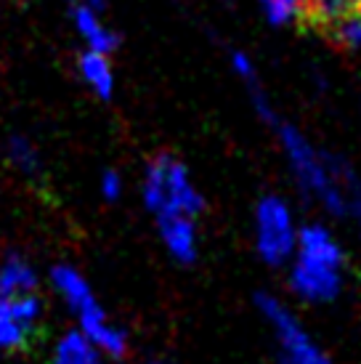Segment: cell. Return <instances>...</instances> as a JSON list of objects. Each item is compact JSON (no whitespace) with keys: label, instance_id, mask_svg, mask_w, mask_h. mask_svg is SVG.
Here are the masks:
<instances>
[{"label":"cell","instance_id":"cell-1","mask_svg":"<svg viewBox=\"0 0 361 364\" xmlns=\"http://www.w3.org/2000/svg\"><path fill=\"white\" fill-rule=\"evenodd\" d=\"M292 178L303 197L321 205L335 218H356L361 223V176L338 154L316 149L295 125H276Z\"/></svg>","mask_w":361,"mask_h":364},{"label":"cell","instance_id":"cell-2","mask_svg":"<svg viewBox=\"0 0 361 364\" xmlns=\"http://www.w3.org/2000/svg\"><path fill=\"white\" fill-rule=\"evenodd\" d=\"M287 269V290L308 306H330L345 290L348 255L327 223L311 221L301 226L298 247Z\"/></svg>","mask_w":361,"mask_h":364},{"label":"cell","instance_id":"cell-3","mask_svg":"<svg viewBox=\"0 0 361 364\" xmlns=\"http://www.w3.org/2000/svg\"><path fill=\"white\" fill-rule=\"evenodd\" d=\"M48 279L53 293L59 295L72 311L75 322H77V330H82L93 343L99 346L101 354L112 356V359H122L128 354V346H131L128 343V333L122 330L120 324L112 322V316L99 304L90 282L75 266H70V263L53 266Z\"/></svg>","mask_w":361,"mask_h":364},{"label":"cell","instance_id":"cell-4","mask_svg":"<svg viewBox=\"0 0 361 364\" xmlns=\"http://www.w3.org/2000/svg\"><path fill=\"white\" fill-rule=\"evenodd\" d=\"M141 200L146 210L154 213V218L171 213H186L200 218L205 210V197L191 178L189 168L168 152L154 154L146 162L141 178Z\"/></svg>","mask_w":361,"mask_h":364},{"label":"cell","instance_id":"cell-5","mask_svg":"<svg viewBox=\"0 0 361 364\" xmlns=\"http://www.w3.org/2000/svg\"><path fill=\"white\" fill-rule=\"evenodd\" d=\"M298 215L279 194H263L252 208V250L271 269H284L301 237Z\"/></svg>","mask_w":361,"mask_h":364},{"label":"cell","instance_id":"cell-6","mask_svg":"<svg viewBox=\"0 0 361 364\" xmlns=\"http://www.w3.org/2000/svg\"><path fill=\"white\" fill-rule=\"evenodd\" d=\"M255 309L269 327L281 364H338L324 351V346L313 338L311 330L301 322V316L281 298L271 293H258Z\"/></svg>","mask_w":361,"mask_h":364},{"label":"cell","instance_id":"cell-7","mask_svg":"<svg viewBox=\"0 0 361 364\" xmlns=\"http://www.w3.org/2000/svg\"><path fill=\"white\" fill-rule=\"evenodd\" d=\"M157 234L165 247V253L171 255L176 263H189L197 261L200 255V223L194 215L186 213H171V215H160L157 218Z\"/></svg>","mask_w":361,"mask_h":364},{"label":"cell","instance_id":"cell-8","mask_svg":"<svg viewBox=\"0 0 361 364\" xmlns=\"http://www.w3.org/2000/svg\"><path fill=\"white\" fill-rule=\"evenodd\" d=\"M72 27L77 32V38L85 43V51H99L112 56V51H117V46H120L117 32L101 19L99 9L75 3V9H72Z\"/></svg>","mask_w":361,"mask_h":364},{"label":"cell","instance_id":"cell-9","mask_svg":"<svg viewBox=\"0 0 361 364\" xmlns=\"http://www.w3.org/2000/svg\"><path fill=\"white\" fill-rule=\"evenodd\" d=\"M77 75H80V80L85 82V88H88L93 96H99L101 102H109L112 96H114L117 75H114L109 53L82 51L80 59H77Z\"/></svg>","mask_w":361,"mask_h":364},{"label":"cell","instance_id":"cell-10","mask_svg":"<svg viewBox=\"0 0 361 364\" xmlns=\"http://www.w3.org/2000/svg\"><path fill=\"white\" fill-rule=\"evenodd\" d=\"M41 277L24 255H9L0 261V301H11L19 295H30L38 290Z\"/></svg>","mask_w":361,"mask_h":364},{"label":"cell","instance_id":"cell-11","mask_svg":"<svg viewBox=\"0 0 361 364\" xmlns=\"http://www.w3.org/2000/svg\"><path fill=\"white\" fill-rule=\"evenodd\" d=\"M48 364H104V354L88 335L75 327L56 338Z\"/></svg>","mask_w":361,"mask_h":364},{"label":"cell","instance_id":"cell-12","mask_svg":"<svg viewBox=\"0 0 361 364\" xmlns=\"http://www.w3.org/2000/svg\"><path fill=\"white\" fill-rule=\"evenodd\" d=\"M361 11V0H303V24L319 35L330 30L332 24Z\"/></svg>","mask_w":361,"mask_h":364},{"label":"cell","instance_id":"cell-13","mask_svg":"<svg viewBox=\"0 0 361 364\" xmlns=\"http://www.w3.org/2000/svg\"><path fill=\"white\" fill-rule=\"evenodd\" d=\"M35 333L30 324L21 322L11 301H0V354L19 351L30 343V335Z\"/></svg>","mask_w":361,"mask_h":364},{"label":"cell","instance_id":"cell-14","mask_svg":"<svg viewBox=\"0 0 361 364\" xmlns=\"http://www.w3.org/2000/svg\"><path fill=\"white\" fill-rule=\"evenodd\" d=\"M6 157H9L11 168L19 171L21 176H38L43 168L38 146H35L27 136H19V133L11 136L9 141H6Z\"/></svg>","mask_w":361,"mask_h":364},{"label":"cell","instance_id":"cell-15","mask_svg":"<svg viewBox=\"0 0 361 364\" xmlns=\"http://www.w3.org/2000/svg\"><path fill=\"white\" fill-rule=\"evenodd\" d=\"M261 6L269 21L276 27H284L292 21L303 24V0H261Z\"/></svg>","mask_w":361,"mask_h":364},{"label":"cell","instance_id":"cell-16","mask_svg":"<svg viewBox=\"0 0 361 364\" xmlns=\"http://www.w3.org/2000/svg\"><path fill=\"white\" fill-rule=\"evenodd\" d=\"M122 189H125V181H122V176L117 171H104L99 178V192L101 197L107 200V203H117L122 197Z\"/></svg>","mask_w":361,"mask_h":364},{"label":"cell","instance_id":"cell-17","mask_svg":"<svg viewBox=\"0 0 361 364\" xmlns=\"http://www.w3.org/2000/svg\"><path fill=\"white\" fill-rule=\"evenodd\" d=\"M75 3H80V6H90V9H104L107 6V0H75Z\"/></svg>","mask_w":361,"mask_h":364},{"label":"cell","instance_id":"cell-18","mask_svg":"<svg viewBox=\"0 0 361 364\" xmlns=\"http://www.w3.org/2000/svg\"><path fill=\"white\" fill-rule=\"evenodd\" d=\"M151 364H162V362H151Z\"/></svg>","mask_w":361,"mask_h":364}]
</instances>
